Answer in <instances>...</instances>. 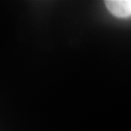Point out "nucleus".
Instances as JSON below:
<instances>
[{
  "label": "nucleus",
  "instance_id": "obj_1",
  "mask_svg": "<svg viewBox=\"0 0 131 131\" xmlns=\"http://www.w3.org/2000/svg\"><path fill=\"white\" fill-rule=\"evenodd\" d=\"M106 7L117 18L126 19L131 17V0H109Z\"/></svg>",
  "mask_w": 131,
  "mask_h": 131
}]
</instances>
